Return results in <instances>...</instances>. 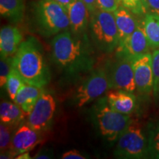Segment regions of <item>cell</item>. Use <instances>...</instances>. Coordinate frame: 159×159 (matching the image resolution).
I'll return each instance as SVG.
<instances>
[{"label":"cell","instance_id":"cell-1","mask_svg":"<svg viewBox=\"0 0 159 159\" xmlns=\"http://www.w3.org/2000/svg\"><path fill=\"white\" fill-rule=\"evenodd\" d=\"M51 48L54 63L68 75L75 76L86 72L94 65L86 35L77 36L67 30L53 37Z\"/></svg>","mask_w":159,"mask_h":159},{"label":"cell","instance_id":"cell-2","mask_svg":"<svg viewBox=\"0 0 159 159\" xmlns=\"http://www.w3.org/2000/svg\"><path fill=\"white\" fill-rule=\"evenodd\" d=\"M13 67L28 84L44 87L50 80V72L41 46L35 38L29 37L22 41L13 55Z\"/></svg>","mask_w":159,"mask_h":159},{"label":"cell","instance_id":"cell-3","mask_svg":"<svg viewBox=\"0 0 159 159\" xmlns=\"http://www.w3.org/2000/svg\"><path fill=\"white\" fill-rule=\"evenodd\" d=\"M33 19L42 36H55L70 29L67 8L52 0H39L33 7Z\"/></svg>","mask_w":159,"mask_h":159},{"label":"cell","instance_id":"cell-4","mask_svg":"<svg viewBox=\"0 0 159 159\" xmlns=\"http://www.w3.org/2000/svg\"><path fill=\"white\" fill-rule=\"evenodd\" d=\"M89 27L92 42L99 51L111 54L116 50L119 33L113 12L97 9L90 14Z\"/></svg>","mask_w":159,"mask_h":159},{"label":"cell","instance_id":"cell-5","mask_svg":"<svg viewBox=\"0 0 159 159\" xmlns=\"http://www.w3.org/2000/svg\"><path fill=\"white\" fill-rule=\"evenodd\" d=\"M114 156L121 158H148L146 128L138 119H131L119 136Z\"/></svg>","mask_w":159,"mask_h":159},{"label":"cell","instance_id":"cell-6","mask_svg":"<svg viewBox=\"0 0 159 159\" xmlns=\"http://www.w3.org/2000/svg\"><path fill=\"white\" fill-rule=\"evenodd\" d=\"M94 115L99 133L109 142L117 140L132 119L130 115L113 110L106 97L99 99L94 105Z\"/></svg>","mask_w":159,"mask_h":159},{"label":"cell","instance_id":"cell-7","mask_svg":"<svg viewBox=\"0 0 159 159\" xmlns=\"http://www.w3.org/2000/svg\"><path fill=\"white\" fill-rule=\"evenodd\" d=\"M109 89V80L106 66L100 67L91 71L75 91L74 103L78 108L102 96Z\"/></svg>","mask_w":159,"mask_h":159},{"label":"cell","instance_id":"cell-8","mask_svg":"<svg viewBox=\"0 0 159 159\" xmlns=\"http://www.w3.org/2000/svg\"><path fill=\"white\" fill-rule=\"evenodd\" d=\"M106 68L110 89H121L132 93L136 91L132 59L116 55V60Z\"/></svg>","mask_w":159,"mask_h":159},{"label":"cell","instance_id":"cell-9","mask_svg":"<svg viewBox=\"0 0 159 159\" xmlns=\"http://www.w3.org/2000/svg\"><path fill=\"white\" fill-rule=\"evenodd\" d=\"M55 110L56 102L54 97L45 91L27 115V123L35 130L44 132L50 128Z\"/></svg>","mask_w":159,"mask_h":159},{"label":"cell","instance_id":"cell-10","mask_svg":"<svg viewBox=\"0 0 159 159\" xmlns=\"http://www.w3.org/2000/svg\"><path fill=\"white\" fill-rule=\"evenodd\" d=\"M42 139V132L33 128L27 122H22L14 131L9 151L16 158L19 154L34 149Z\"/></svg>","mask_w":159,"mask_h":159},{"label":"cell","instance_id":"cell-11","mask_svg":"<svg viewBox=\"0 0 159 159\" xmlns=\"http://www.w3.org/2000/svg\"><path fill=\"white\" fill-rule=\"evenodd\" d=\"M136 90L142 95H149L153 89L152 54L148 52L133 59Z\"/></svg>","mask_w":159,"mask_h":159},{"label":"cell","instance_id":"cell-12","mask_svg":"<svg viewBox=\"0 0 159 159\" xmlns=\"http://www.w3.org/2000/svg\"><path fill=\"white\" fill-rule=\"evenodd\" d=\"M150 49V47L145 33L144 25L143 22H139L134 33L124 43L118 46L116 55L130 57L133 60L135 57L148 52Z\"/></svg>","mask_w":159,"mask_h":159},{"label":"cell","instance_id":"cell-13","mask_svg":"<svg viewBox=\"0 0 159 159\" xmlns=\"http://www.w3.org/2000/svg\"><path fill=\"white\" fill-rule=\"evenodd\" d=\"M70 31L77 36H85L90 22V13L81 0H75L66 7Z\"/></svg>","mask_w":159,"mask_h":159},{"label":"cell","instance_id":"cell-14","mask_svg":"<svg viewBox=\"0 0 159 159\" xmlns=\"http://www.w3.org/2000/svg\"><path fill=\"white\" fill-rule=\"evenodd\" d=\"M106 99L113 110L130 115L136 106V98L134 93L121 89H111L107 91Z\"/></svg>","mask_w":159,"mask_h":159},{"label":"cell","instance_id":"cell-15","mask_svg":"<svg viewBox=\"0 0 159 159\" xmlns=\"http://www.w3.org/2000/svg\"><path fill=\"white\" fill-rule=\"evenodd\" d=\"M22 41V33L18 27L12 25L2 27L0 31L1 57H13Z\"/></svg>","mask_w":159,"mask_h":159},{"label":"cell","instance_id":"cell-16","mask_svg":"<svg viewBox=\"0 0 159 159\" xmlns=\"http://www.w3.org/2000/svg\"><path fill=\"white\" fill-rule=\"evenodd\" d=\"M119 33V45H121L136 29L139 21L134 13L122 5L114 12Z\"/></svg>","mask_w":159,"mask_h":159},{"label":"cell","instance_id":"cell-17","mask_svg":"<svg viewBox=\"0 0 159 159\" xmlns=\"http://www.w3.org/2000/svg\"><path fill=\"white\" fill-rule=\"evenodd\" d=\"M44 91V87H39L25 83L20 89L13 102L19 105L27 116L34 108L38 99Z\"/></svg>","mask_w":159,"mask_h":159},{"label":"cell","instance_id":"cell-18","mask_svg":"<svg viewBox=\"0 0 159 159\" xmlns=\"http://www.w3.org/2000/svg\"><path fill=\"white\" fill-rule=\"evenodd\" d=\"M0 13L10 22L21 23L25 13V0H0Z\"/></svg>","mask_w":159,"mask_h":159},{"label":"cell","instance_id":"cell-19","mask_svg":"<svg viewBox=\"0 0 159 159\" xmlns=\"http://www.w3.org/2000/svg\"><path fill=\"white\" fill-rule=\"evenodd\" d=\"M19 105L10 101H2L0 105L1 122L16 128L22 123L26 116Z\"/></svg>","mask_w":159,"mask_h":159},{"label":"cell","instance_id":"cell-20","mask_svg":"<svg viewBox=\"0 0 159 159\" xmlns=\"http://www.w3.org/2000/svg\"><path fill=\"white\" fill-rule=\"evenodd\" d=\"M143 25L150 49H159V16L148 12L145 14Z\"/></svg>","mask_w":159,"mask_h":159},{"label":"cell","instance_id":"cell-21","mask_svg":"<svg viewBox=\"0 0 159 159\" xmlns=\"http://www.w3.org/2000/svg\"><path fill=\"white\" fill-rule=\"evenodd\" d=\"M148 158H159V118L150 120L146 127Z\"/></svg>","mask_w":159,"mask_h":159},{"label":"cell","instance_id":"cell-22","mask_svg":"<svg viewBox=\"0 0 159 159\" xmlns=\"http://www.w3.org/2000/svg\"><path fill=\"white\" fill-rule=\"evenodd\" d=\"M25 83H26L21 75H19V73L18 72L16 69L13 67L11 71L10 72L8 77H7V83L5 85L9 97H11L12 100H14L20 89L23 86Z\"/></svg>","mask_w":159,"mask_h":159},{"label":"cell","instance_id":"cell-23","mask_svg":"<svg viewBox=\"0 0 159 159\" xmlns=\"http://www.w3.org/2000/svg\"><path fill=\"white\" fill-rule=\"evenodd\" d=\"M16 127L1 122L0 124V150L2 152L9 150Z\"/></svg>","mask_w":159,"mask_h":159},{"label":"cell","instance_id":"cell-24","mask_svg":"<svg viewBox=\"0 0 159 159\" xmlns=\"http://www.w3.org/2000/svg\"><path fill=\"white\" fill-rule=\"evenodd\" d=\"M152 72H153V89L152 93L156 102L159 104V49L152 54Z\"/></svg>","mask_w":159,"mask_h":159},{"label":"cell","instance_id":"cell-25","mask_svg":"<svg viewBox=\"0 0 159 159\" xmlns=\"http://www.w3.org/2000/svg\"><path fill=\"white\" fill-rule=\"evenodd\" d=\"M119 3L134 15H145L148 13L146 0H119Z\"/></svg>","mask_w":159,"mask_h":159},{"label":"cell","instance_id":"cell-26","mask_svg":"<svg viewBox=\"0 0 159 159\" xmlns=\"http://www.w3.org/2000/svg\"><path fill=\"white\" fill-rule=\"evenodd\" d=\"M13 57H1L0 61V85L5 86L7 77L13 69Z\"/></svg>","mask_w":159,"mask_h":159},{"label":"cell","instance_id":"cell-27","mask_svg":"<svg viewBox=\"0 0 159 159\" xmlns=\"http://www.w3.org/2000/svg\"><path fill=\"white\" fill-rule=\"evenodd\" d=\"M98 8L102 11L114 12L120 5L119 0H97Z\"/></svg>","mask_w":159,"mask_h":159},{"label":"cell","instance_id":"cell-28","mask_svg":"<svg viewBox=\"0 0 159 159\" xmlns=\"http://www.w3.org/2000/svg\"><path fill=\"white\" fill-rule=\"evenodd\" d=\"M148 12L159 16V0H146Z\"/></svg>","mask_w":159,"mask_h":159},{"label":"cell","instance_id":"cell-29","mask_svg":"<svg viewBox=\"0 0 159 159\" xmlns=\"http://www.w3.org/2000/svg\"><path fill=\"white\" fill-rule=\"evenodd\" d=\"M63 159H85L86 157L83 156L77 150H71L64 152L61 156Z\"/></svg>","mask_w":159,"mask_h":159},{"label":"cell","instance_id":"cell-30","mask_svg":"<svg viewBox=\"0 0 159 159\" xmlns=\"http://www.w3.org/2000/svg\"><path fill=\"white\" fill-rule=\"evenodd\" d=\"M88 8L90 14L95 12L98 8L97 5V0H81Z\"/></svg>","mask_w":159,"mask_h":159},{"label":"cell","instance_id":"cell-31","mask_svg":"<svg viewBox=\"0 0 159 159\" xmlns=\"http://www.w3.org/2000/svg\"><path fill=\"white\" fill-rule=\"evenodd\" d=\"M51 151L49 150H41L39 152L35 155L33 158H39V159H46V158H51L52 156V154L51 153Z\"/></svg>","mask_w":159,"mask_h":159},{"label":"cell","instance_id":"cell-32","mask_svg":"<svg viewBox=\"0 0 159 159\" xmlns=\"http://www.w3.org/2000/svg\"><path fill=\"white\" fill-rule=\"evenodd\" d=\"M52 1L56 2L61 4V5H62L63 6H65L66 7H67L71 2H73L75 0H52Z\"/></svg>","mask_w":159,"mask_h":159},{"label":"cell","instance_id":"cell-33","mask_svg":"<svg viewBox=\"0 0 159 159\" xmlns=\"http://www.w3.org/2000/svg\"><path fill=\"white\" fill-rule=\"evenodd\" d=\"M16 159H30L32 158L30 156L29 152H23V153L19 154V156H17L16 157Z\"/></svg>","mask_w":159,"mask_h":159}]
</instances>
